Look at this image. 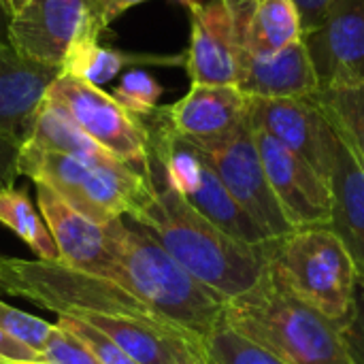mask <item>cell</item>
<instances>
[{"label":"cell","instance_id":"1","mask_svg":"<svg viewBox=\"0 0 364 364\" xmlns=\"http://www.w3.org/2000/svg\"><path fill=\"white\" fill-rule=\"evenodd\" d=\"M151 175V194L126 218L147 230L192 277L230 301L258 284L269 267V243L245 245L209 222L188 198Z\"/></svg>","mask_w":364,"mask_h":364},{"label":"cell","instance_id":"2","mask_svg":"<svg viewBox=\"0 0 364 364\" xmlns=\"http://www.w3.org/2000/svg\"><path fill=\"white\" fill-rule=\"evenodd\" d=\"M111 241L113 284L141 301L158 320L200 339L222 324L226 301L192 277L147 230L132 220L105 224Z\"/></svg>","mask_w":364,"mask_h":364},{"label":"cell","instance_id":"3","mask_svg":"<svg viewBox=\"0 0 364 364\" xmlns=\"http://www.w3.org/2000/svg\"><path fill=\"white\" fill-rule=\"evenodd\" d=\"M224 324L284 364H354L341 328L269 271L254 288L226 301Z\"/></svg>","mask_w":364,"mask_h":364},{"label":"cell","instance_id":"4","mask_svg":"<svg viewBox=\"0 0 364 364\" xmlns=\"http://www.w3.org/2000/svg\"><path fill=\"white\" fill-rule=\"evenodd\" d=\"M267 271L339 328L352 318L358 271L350 252L328 226L296 228L269 241Z\"/></svg>","mask_w":364,"mask_h":364},{"label":"cell","instance_id":"5","mask_svg":"<svg viewBox=\"0 0 364 364\" xmlns=\"http://www.w3.org/2000/svg\"><path fill=\"white\" fill-rule=\"evenodd\" d=\"M19 175L47 186L75 211L98 226L126 218L154 190L151 175H145L130 164L115 168L94 166L30 143H23L19 149Z\"/></svg>","mask_w":364,"mask_h":364},{"label":"cell","instance_id":"6","mask_svg":"<svg viewBox=\"0 0 364 364\" xmlns=\"http://www.w3.org/2000/svg\"><path fill=\"white\" fill-rule=\"evenodd\" d=\"M0 290L58 316L85 311L162 322L117 284L62 262L21 260L0 254Z\"/></svg>","mask_w":364,"mask_h":364},{"label":"cell","instance_id":"7","mask_svg":"<svg viewBox=\"0 0 364 364\" xmlns=\"http://www.w3.org/2000/svg\"><path fill=\"white\" fill-rule=\"evenodd\" d=\"M47 98L62 107L77 126L122 162L149 175V134L141 117L126 111L113 94L70 75H58Z\"/></svg>","mask_w":364,"mask_h":364},{"label":"cell","instance_id":"8","mask_svg":"<svg viewBox=\"0 0 364 364\" xmlns=\"http://www.w3.org/2000/svg\"><path fill=\"white\" fill-rule=\"evenodd\" d=\"M254 2L209 0L188 4L190 45L183 55V68L192 83L237 85Z\"/></svg>","mask_w":364,"mask_h":364},{"label":"cell","instance_id":"9","mask_svg":"<svg viewBox=\"0 0 364 364\" xmlns=\"http://www.w3.org/2000/svg\"><path fill=\"white\" fill-rule=\"evenodd\" d=\"M188 143L215 171L228 192L271 241L282 239L294 230L271 188L250 122L226 139Z\"/></svg>","mask_w":364,"mask_h":364},{"label":"cell","instance_id":"10","mask_svg":"<svg viewBox=\"0 0 364 364\" xmlns=\"http://www.w3.org/2000/svg\"><path fill=\"white\" fill-rule=\"evenodd\" d=\"M102 30L94 0H28L11 17L9 38L19 55L60 68L75 45L98 41Z\"/></svg>","mask_w":364,"mask_h":364},{"label":"cell","instance_id":"11","mask_svg":"<svg viewBox=\"0 0 364 364\" xmlns=\"http://www.w3.org/2000/svg\"><path fill=\"white\" fill-rule=\"evenodd\" d=\"M250 124L301 156L331 183L341 141L311 96L250 98Z\"/></svg>","mask_w":364,"mask_h":364},{"label":"cell","instance_id":"12","mask_svg":"<svg viewBox=\"0 0 364 364\" xmlns=\"http://www.w3.org/2000/svg\"><path fill=\"white\" fill-rule=\"evenodd\" d=\"M303 41L320 87L364 85V0H333Z\"/></svg>","mask_w":364,"mask_h":364},{"label":"cell","instance_id":"13","mask_svg":"<svg viewBox=\"0 0 364 364\" xmlns=\"http://www.w3.org/2000/svg\"><path fill=\"white\" fill-rule=\"evenodd\" d=\"M252 130L271 188L292 228L328 226L333 218L331 183L316 173L311 164L277 143L273 136L254 126Z\"/></svg>","mask_w":364,"mask_h":364},{"label":"cell","instance_id":"14","mask_svg":"<svg viewBox=\"0 0 364 364\" xmlns=\"http://www.w3.org/2000/svg\"><path fill=\"white\" fill-rule=\"evenodd\" d=\"M117 343L139 364H207L205 343L171 324L128 316L70 314Z\"/></svg>","mask_w":364,"mask_h":364},{"label":"cell","instance_id":"15","mask_svg":"<svg viewBox=\"0 0 364 364\" xmlns=\"http://www.w3.org/2000/svg\"><path fill=\"white\" fill-rule=\"evenodd\" d=\"M158 113L186 141H218L250 122V96L237 85L192 83L186 96L168 107H158Z\"/></svg>","mask_w":364,"mask_h":364},{"label":"cell","instance_id":"16","mask_svg":"<svg viewBox=\"0 0 364 364\" xmlns=\"http://www.w3.org/2000/svg\"><path fill=\"white\" fill-rule=\"evenodd\" d=\"M34 186L38 209L60 252V262L70 269L113 282L115 258L105 226H98L75 211L47 186Z\"/></svg>","mask_w":364,"mask_h":364},{"label":"cell","instance_id":"17","mask_svg":"<svg viewBox=\"0 0 364 364\" xmlns=\"http://www.w3.org/2000/svg\"><path fill=\"white\" fill-rule=\"evenodd\" d=\"M58 66L19 55L11 45L0 47V136L23 145Z\"/></svg>","mask_w":364,"mask_h":364},{"label":"cell","instance_id":"18","mask_svg":"<svg viewBox=\"0 0 364 364\" xmlns=\"http://www.w3.org/2000/svg\"><path fill=\"white\" fill-rule=\"evenodd\" d=\"M237 87L250 98H307L320 90L305 41L273 55L243 53Z\"/></svg>","mask_w":364,"mask_h":364},{"label":"cell","instance_id":"19","mask_svg":"<svg viewBox=\"0 0 364 364\" xmlns=\"http://www.w3.org/2000/svg\"><path fill=\"white\" fill-rule=\"evenodd\" d=\"M331 190L333 218L328 228L341 239L356 264L358 277L364 279V168L343 143L339 145Z\"/></svg>","mask_w":364,"mask_h":364},{"label":"cell","instance_id":"20","mask_svg":"<svg viewBox=\"0 0 364 364\" xmlns=\"http://www.w3.org/2000/svg\"><path fill=\"white\" fill-rule=\"evenodd\" d=\"M26 143L36 145L47 151L73 156V158L94 164V166L115 168V166L126 164L119 158H115L111 151H107L102 145H98L90 134H85L77 126V122L62 107L51 102L47 96L36 113L30 139Z\"/></svg>","mask_w":364,"mask_h":364},{"label":"cell","instance_id":"21","mask_svg":"<svg viewBox=\"0 0 364 364\" xmlns=\"http://www.w3.org/2000/svg\"><path fill=\"white\" fill-rule=\"evenodd\" d=\"M205 162V160H203ZM209 222H213L220 230L230 235L232 239L245 245H264L271 239L264 230L250 218V213L237 203V198L228 192L215 171L205 162L203 179L198 190L188 198Z\"/></svg>","mask_w":364,"mask_h":364},{"label":"cell","instance_id":"22","mask_svg":"<svg viewBox=\"0 0 364 364\" xmlns=\"http://www.w3.org/2000/svg\"><path fill=\"white\" fill-rule=\"evenodd\" d=\"M303 38V21L294 0H256L245 30V51L273 55Z\"/></svg>","mask_w":364,"mask_h":364},{"label":"cell","instance_id":"23","mask_svg":"<svg viewBox=\"0 0 364 364\" xmlns=\"http://www.w3.org/2000/svg\"><path fill=\"white\" fill-rule=\"evenodd\" d=\"M136 62H181L183 64V58L132 55L119 49L102 47L98 41H83L66 53V58L60 64V73L100 87L102 83L113 81L126 66L136 64Z\"/></svg>","mask_w":364,"mask_h":364},{"label":"cell","instance_id":"24","mask_svg":"<svg viewBox=\"0 0 364 364\" xmlns=\"http://www.w3.org/2000/svg\"><path fill=\"white\" fill-rule=\"evenodd\" d=\"M311 98L326 113L341 143L364 168V85L320 87Z\"/></svg>","mask_w":364,"mask_h":364},{"label":"cell","instance_id":"25","mask_svg":"<svg viewBox=\"0 0 364 364\" xmlns=\"http://www.w3.org/2000/svg\"><path fill=\"white\" fill-rule=\"evenodd\" d=\"M0 224L11 228L45 262H60V252L47 224L34 211L23 190H0Z\"/></svg>","mask_w":364,"mask_h":364},{"label":"cell","instance_id":"26","mask_svg":"<svg viewBox=\"0 0 364 364\" xmlns=\"http://www.w3.org/2000/svg\"><path fill=\"white\" fill-rule=\"evenodd\" d=\"M207 364H284L256 343L247 341L230 326L222 324L205 341Z\"/></svg>","mask_w":364,"mask_h":364},{"label":"cell","instance_id":"27","mask_svg":"<svg viewBox=\"0 0 364 364\" xmlns=\"http://www.w3.org/2000/svg\"><path fill=\"white\" fill-rule=\"evenodd\" d=\"M162 85L145 70H128L113 90V98L132 115L145 117L158 109Z\"/></svg>","mask_w":364,"mask_h":364},{"label":"cell","instance_id":"28","mask_svg":"<svg viewBox=\"0 0 364 364\" xmlns=\"http://www.w3.org/2000/svg\"><path fill=\"white\" fill-rule=\"evenodd\" d=\"M55 324L60 328H64L66 333H70L83 348H87L100 364H139L132 356H128L117 343H113L107 335H102L100 331H96L94 326H90L77 318L58 316Z\"/></svg>","mask_w":364,"mask_h":364},{"label":"cell","instance_id":"29","mask_svg":"<svg viewBox=\"0 0 364 364\" xmlns=\"http://www.w3.org/2000/svg\"><path fill=\"white\" fill-rule=\"evenodd\" d=\"M0 331L41 354L51 331H53V324H49L36 316L23 314L15 307L6 305L4 301H0Z\"/></svg>","mask_w":364,"mask_h":364},{"label":"cell","instance_id":"30","mask_svg":"<svg viewBox=\"0 0 364 364\" xmlns=\"http://www.w3.org/2000/svg\"><path fill=\"white\" fill-rule=\"evenodd\" d=\"M43 364H100L94 354L83 348L70 333H66L64 328H60L58 324H53V331L41 352V360Z\"/></svg>","mask_w":364,"mask_h":364},{"label":"cell","instance_id":"31","mask_svg":"<svg viewBox=\"0 0 364 364\" xmlns=\"http://www.w3.org/2000/svg\"><path fill=\"white\" fill-rule=\"evenodd\" d=\"M348 354L354 364H364V279L358 277L356 286V299H354V311L348 324L341 328Z\"/></svg>","mask_w":364,"mask_h":364},{"label":"cell","instance_id":"32","mask_svg":"<svg viewBox=\"0 0 364 364\" xmlns=\"http://www.w3.org/2000/svg\"><path fill=\"white\" fill-rule=\"evenodd\" d=\"M19 149L21 145L0 136V190H13L19 175Z\"/></svg>","mask_w":364,"mask_h":364},{"label":"cell","instance_id":"33","mask_svg":"<svg viewBox=\"0 0 364 364\" xmlns=\"http://www.w3.org/2000/svg\"><path fill=\"white\" fill-rule=\"evenodd\" d=\"M0 358L13 360V363H38L41 354L0 331Z\"/></svg>","mask_w":364,"mask_h":364},{"label":"cell","instance_id":"34","mask_svg":"<svg viewBox=\"0 0 364 364\" xmlns=\"http://www.w3.org/2000/svg\"><path fill=\"white\" fill-rule=\"evenodd\" d=\"M141 2H147V0H94V6H96V11H98L100 21H102L105 28H107L115 17H119L124 11H128V9H132V6H136V4H141ZM181 2H183V0H181Z\"/></svg>","mask_w":364,"mask_h":364},{"label":"cell","instance_id":"35","mask_svg":"<svg viewBox=\"0 0 364 364\" xmlns=\"http://www.w3.org/2000/svg\"><path fill=\"white\" fill-rule=\"evenodd\" d=\"M331 2L333 0H294L301 13V21H303V34L320 21V17L324 15Z\"/></svg>","mask_w":364,"mask_h":364},{"label":"cell","instance_id":"36","mask_svg":"<svg viewBox=\"0 0 364 364\" xmlns=\"http://www.w3.org/2000/svg\"><path fill=\"white\" fill-rule=\"evenodd\" d=\"M9 28H11V15L6 13L2 0H0V47L2 45H11V38H9Z\"/></svg>","mask_w":364,"mask_h":364},{"label":"cell","instance_id":"37","mask_svg":"<svg viewBox=\"0 0 364 364\" xmlns=\"http://www.w3.org/2000/svg\"><path fill=\"white\" fill-rule=\"evenodd\" d=\"M2 4H4L6 13L13 17V15H17V13L28 4V0H2Z\"/></svg>","mask_w":364,"mask_h":364},{"label":"cell","instance_id":"38","mask_svg":"<svg viewBox=\"0 0 364 364\" xmlns=\"http://www.w3.org/2000/svg\"><path fill=\"white\" fill-rule=\"evenodd\" d=\"M192 2H209V0H183V4L188 6V4H192Z\"/></svg>","mask_w":364,"mask_h":364},{"label":"cell","instance_id":"39","mask_svg":"<svg viewBox=\"0 0 364 364\" xmlns=\"http://www.w3.org/2000/svg\"><path fill=\"white\" fill-rule=\"evenodd\" d=\"M0 364H15L13 360H6V358H0Z\"/></svg>","mask_w":364,"mask_h":364},{"label":"cell","instance_id":"40","mask_svg":"<svg viewBox=\"0 0 364 364\" xmlns=\"http://www.w3.org/2000/svg\"><path fill=\"white\" fill-rule=\"evenodd\" d=\"M15 364H43V363H15Z\"/></svg>","mask_w":364,"mask_h":364}]
</instances>
